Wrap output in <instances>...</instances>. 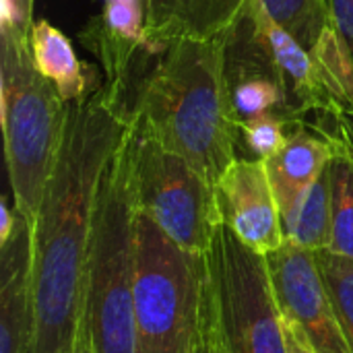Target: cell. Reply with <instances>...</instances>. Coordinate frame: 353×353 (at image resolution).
Here are the masks:
<instances>
[{
    "label": "cell",
    "mask_w": 353,
    "mask_h": 353,
    "mask_svg": "<svg viewBox=\"0 0 353 353\" xmlns=\"http://www.w3.org/2000/svg\"><path fill=\"white\" fill-rule=\"evenodd\" d=\"M132 122L108 85L68 103L33 230V353H70L83 329L87 254L101 178Z\"/></svg>",
    "instance_id": "obj_1"
},
{
    "label": "cell",
    "mask_w": 353,
    "mask_h": 353,
    "mask_svg": "<svg viewBox=\"0 0 353 353\" xmlns=\"http://www.w3.org/2000/svg\"><path fill=\"white\" fill-rule=\"evenodd\" d=\"M128 118L143 137L182 155L215 186L238 159L223 89V33L161 48L157 64L134 87Z\"/></svg>",
    "instance_id": "obj_2"
},
{
    "label": "cell",
    "mask_w": 353,
    "mask_h": 353,
    "mask_svg": "<svg viewBox=\"0 0 353 353\" xmlns=\"http://www.w3.org/2000/svg\"><path fill=\"white\" fill-rule=\"evenodd\" d=\"M132 155L130 126L101 178L93 215L83 300V329L93 353H137Z\"/></svg>",
    "instance_id": "obj_3"
},
{
    "label": "cell",
    "mask_w": 353,
    "mask_h": 353,
    "mask_svg": "<svg viewBox=\"0 0 353 353\" xmlns=\"http://www.w3.org/2000/svg\"><path fill=\"white\" fill-rule=\"evenodd\" d=\"M68 103L35 66L29 31L0 21V118L14 207L33 223L56 163Z\"/></svg>",
    "instance_id": "obj_4"
},
{
    "label": "cell",
    "mask_w": 353,
    "mask_h": 353,
    "mask_svg": "<svg viewBox=\"0 0 353 353\" xmlns=\"http://www.w3.org/2000/svg\"><path fill=\"white\" fill-rule=\"evenodd\" d=\"M137 353H194L207 321V254L178 246L137 209Z\"/></svg>",
    "instance_id": "obj_5"
},
{
    "label": "cell",
    "mask_w": 353,
    "mask_h": 353,
    "mask_svg": "<svg viewBox=\"0 0 353 353\" xmlns=\"http://www.w3.org/2000/svg\"><path fill=\"white\" fill-rule=\"evenodd\" d=\"M207 310L223 353H288L267 259L221 223L207 252Z\"/></svg>",
    "instance_id": "obj_6"
},
{
    "label": "cell",
    "mask_w": 353,
    "mask_h": 353,
    "mask_svg": "<svg viewBox=\"0 0 353 353\" xmlns=\"http://www.w3.org/2000/svg\"><path fill=\"white\" fill-rule=\"evenodd\" d=\"M132 130V186L139 213L184 250L207 254L223 223L215 186L182 155L143 137L134 126Z\"/></svg>",
    "instance_id": "obj_7"
},
{
    "label": "cell",
    "mask_w": 353,
    "mask_h": 353,
    "mask_svg": "<svg viewBox=\"0 0 353 353\" xmlns=\"http://www.w3.org/2000/svg\"><path fill=\"white\" fill-rule=\"evenodd\" d=\"M223 89L234 124L267 114L302 124L248 2L236 23L223 31Z\"/></svg>",
    "instance_id": "obj_8"
},
{
    "label": "cell",
    "mask_w": 353,
    "mask_h": 353,
    "mask_svg": "<svg viewBox=\"0 0 353 353\" xmlns=\"http://www.w3.org/2000/svg\"><path fill=\"white\" fill-rule=\"evenodd\" d=\"M283 316L292 319L316 353H353L331 304L314 252L285 242L265 256Z\"/></svg>",
    "instance_id": "obj_9"
},
{
    "label": "cell",
    "mask_w": 353,
    "mask_h": 353,
    "mask_svg": "<svg viewBox=\"0 0 353 353\" xmlns=\"http://www.w3.org/2000/svg\"><path fill=\"white\" fill-rule=\"evenodd\" d=\"M0 353H33V230L17 209L0 203Z\"/></svg>",
    "instance_id": "obj_10"
},
{
    "label": "cell",
    "mask_w": 353,
    "mask_h": 353,
    "mask_svg": "<svg viewBox=\"0 0 353 353\" xmlns=\"http://www.w3.org/2000/svg\"><path fill=\"white\" fill-rule=\"evenodd\" d=\"M221 221L256 254H271L285 244L279 207L265 161L238 157L215 184Z\"/></svg>",
    "instance_id": "obj_11"
},
{
    "label": "cell",
    "mask_w": 353,
    "mask_h": 353,
    "mask_svg": "<svg viewBox=\"0 0 353 353\" xmlns=\"http://www.w3.org/2000/svg\"><path fill=\"white\" fill-rule=\"evenodd\" d=\"M81 41L95 54L108 89L128 114V99L139 81L147 46V0H103V8L83 29Z\"/></svg>",
    "instance_id": "obj_12"
},
{
    "label": "cell",
    "mask_w": 353,
    "mask_h": 353,
    "mask_svg": "<svg viewBox=\"0 0 353 353\" xmlns=\"http://www.w3.org/2000/svg\"><path fill=\"white\" fill-rule=\"evenodd\" d=\"M333 159V145L327 137L302 122L292 128L283 147L265 159V170L279 207L281 221L290 219L314 182Z\"/></svg>",
    "instance_id": "obj_13"
},
{
    "label": "cell",
    "mask_w": 353,
    "mask_h": 353,
    "mask_svg": "<svg viewBox=\"0 0 353 353\" xmlns=\"http://www.w3.org/2000/svg\"><path fill=\"white\" fill-rule=\"evenodd\" d=\"M248 0H147V46L161 50L174 39L221 35Z\"/></svg>",
    "instance_id": "obj_14"
},
{
    "label": "cell",
    "mask_w": 353,
    "mask_h": 353,
    "mask_svg": "<svg viewBox=\"0 0 353 353\" xmlns=\"http://www.w3.org/2000/svg\"><path fill=\"white\" fill-rule=\"evenodd\" d=\"M310 124L333 145L331 192H333V242L331 252L353 261V145L335 124L333 114H316Z\"/></svg>",
    "instance_id": "obj_15"
},
{
    "label": "cell",
    "mask_w": 353,
    "mask_h": 353,
    "mask_svg": "<svg viewBox=\"0 0 353 353\" xmlns=\"http://www.w3.org/2000/svg\"><path fill=\"white\" fill-rule=\"evenodd\" d=\"M29 46L37 70L56 85L66 103L79 101L95 89L91 87L89 77L85 74V64L77 58L68 37L50 21L39 19L31 23Z\"/></svg>",
    "instance_id": "obj_16"
},
{
    "label": "cell",
    "mask_w": 353,
    "mask_h": 353,
    "mask_svg": "<svg viewBox=\"0 0 353 353\" xmlns=\"http://www.w3.org/2000/svg\"><path fill=\"white\" fill-rule=\"evenodd\" d=\"M285 242H292L304 250L319 252L329 250L333 242V192H331V168L308 190L298 211L281 221Z\"/></svg>",
    "instance_id": "obj_17"
},
{
    "label": "cell",
    "mask_w": 353,
    "mask_h": 353,
    "mask_svg": "<svg viewBox=\"0 0 353 353\" xmlns=\"http://www.w3.org/2000/svg\"><path fill=\"white\" fill-rule=\"evenodd\" d=\"M267 12L308 52L331 25L329 0H261Z\"/></svg>",
    "instance_id": "obj_18"
},
{
    "label": "cell",
    "mask_w": 353,
    "mask_h": 353,
    "mask_svg": "<svg viewBox=\"0 0 353 353\" xmlns=\"http://www.w3.org/2000/svg\"><path fill=\"white\" fill-rule=\"evenodd\" d=\"M331 304L353 350V261L331 250L314 252Z\"/></svg>",
    "instance_id": "obj_19"
},
{
    "label": "cell",
    "mask_w": 353,
    "mask_h": 353,
    "mask_svg": "<svg viewBox=\"0 0 353 353\" xmlns=\"http://www.w3.org/2000/svg\"><path fill=\"white\" fill-rule=\"evenodd\" d=\"M294 126H298V124H292L273 114L236 124L238 157L256 159V161L269 159L283 147V143L288 141Z\"/></svg>",
    "instance_id": "obj_20"
},
{
    "label": "cell",
    "mask_w": 353,
    "mask_h": 353,
    "mask_svg": "<svg viewBox=\"0 0 353 353\" xmlns=\"http://www.w3.org/2000/svg\"><path fill=\"white\" fill-rule=\"evenodd\" d=\"M331 23L353 62V0H329Z\"/></svg>",
    "instance_id": "obj_21"
},
{
    "label": "cell",
    "mask_w": 353,
    "mask_h": 353,
    "mask_svg": "<svg viewBox=\"0 0 353 353\" xmlns=\"http://www.w3.org/2000/svg\"><path fill=\"white\" fill-rule=\"evenodd\" d=\"M0 21L14 25L21 31H29L33 23V0H0Z\"/></svg>",
    "instance_id": "obj_22"
},
{
    "label": "cell",
    "mask_w": 353,
    "mask_h": 353,
    "mask_svg": "<svg viewBox=\"0 0 353 353\" xmlns=\"http://www.w3.org/2000/svg\"><path fill=\"white\" fill-rule=\"evenodd\" d=\"M283 333H285L288 353H316L310 345L308 337L304 335V331L288 316H283Z\"/></svg>",
    "instance_id": "obj_23"
},
{
    "label": "cell",
    "mask_w": 353,
    "mask_h": 353,
    "mask_svg": "<svg viewBox=\"0 0 353 353\" xmlns=\"http://www.w3.org/2000/svg\"><path fill=\"white\" fill-rule=\"evenodd\" d=\"M194 353H223L219 347V341L215 337V329L211 325V319H209V310H207V321H205V331H203V339L196 347Z\"/></svg>",
    "instance_id": "obj_24"
},
{
    "label": "cell",
    "mask_w": 353,
    "mask_h": 353,
    "mask_svg": "<svg viewBox=\"0 0 353 353\" xmlns=\"http://www.w3.org/2000/svg\"><path fill=\"white\" fill-rule=\"evenodd\" d=\"M333 118H335V124L339 126V130L347 137V141L353 145V116H350V114L335 116L333 114Z\"/></svg>",
    "instance_id": "obj_25"
},
{
    "label": "cell",
    "mask_w": 353,
    "mask_h": 353,
    "mask_svg": "<svg viewBox=\"0 0 353 353\" xmlns=\"http://www.w3.org/2000/svg\"><path fill=\"white\" fill-rule=\"evenodd\" d=\"M70 353H93V345H91L89 335L85 333V329H81L79 339H77V343H74V347H72Z\"/></svg>",
    "instance_id": "obj_26"
}]
</instances>
